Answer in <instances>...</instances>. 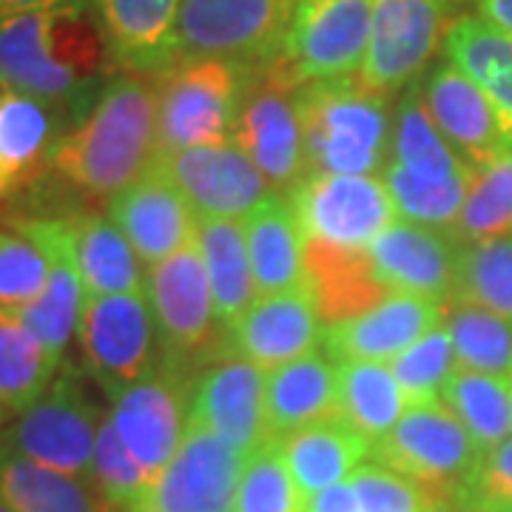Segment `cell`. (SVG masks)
I'll list each match as a JSON object with an SVG mask.
<instances>
[{
  "label": "cell",
  "instance_id": "9a60e30c",
  "mask_svg": "<svg viewBox=\"0 0 512 512\" xmlns=\"http://www.w3.org/2000/svg\"><path fill=\"white\" fill-rule=\"evenodd\" d=\"M154 168L183 191L200 220H245L259 202L274 194L265 174L237 143L157 154Z\"/></svg>",
  "mask_w": 512,
  "mask_h": 512
},
{
  "label": "cell",
  "instance_id": "2e32d148",
  "mask_svg": "<svg viewBox=\"0 0 512 512\" xmlns=\"http://www.w3.org/2000/svg\"><path fill=\"white\" fill-rule=\"evenodd\" d=\"M191 384L168 367H157L148 379L131 384L111 399V421L148 484L177 456L188 427Z\"/></svg>",
  "mask_w": 512,
  "mask_h": 512
},
{
  "label": "cell",
  "instance_id": "7c38bea8",
  "mask_svg": "<svg viewBox=\"0 0 512 512\" xmlns=\"http://www.w3.org/2000/svg\"><path fill=\"white\" fill-rule=\"evenodd\" d=\"M288 200L305 239L350 251H367L399 214L382 180L356 174H308Z\"/></svg>",
  "mask_w": 512,
  "mask_h": 512
},
{
  "label": "cell",
  "instance_id": "8992f818",
  "mask_svg": "<svg viewBox=\"0 0 512 512\" xmlns=\"http://www.w3.org/2000/svg\"><path fill=\"white\" fill-rule=\"evenodd\" d=\"M299 0H183L177 60H231L259 69L282 55Z\"/></svg>",
  "mask_w": 512,
  "mask_h": 512
},
{
  "label": "cell",
  "instance_id": "e0dca14e",
  "mask_svg": "<svg viewBox=\"0 0 512 512\" xmlns=\"http://www.w3.org/2000/svg\"><path fill=\"white\" fill-rule=\"evenodd\" d=\"M265 390L268 376L262 367L242 356H225L191 384L188 421L208 427L242 456H251L271 439Z\"/></svg>",
  "mask_w": 512,
  "mask_h": 512
},
{
  "label": "cell",
  "instance_id": "f546056e",
  "mask_svg": "<svg viewBox=\"0 0 512 512\" xmlns=\"http://www.w3.org/2000/svg\"><path fill=\"white\" fill-rule=\"evenodd\" d=\"M444 57L490 97L512 137V35L481 15L458 18L444 37Z\"/></svg>",
  "mask_w": 512,
  "mask_h": 512
},
{
  "label": "cell",
  "instance_id": "83f0119b",
  "mask_svg": "<svg viewBox=\"0 0 512 512\" xmlns=\"http://www.w3.org/2000/svg\"><path fill=\"white\" fill-rule=\"evenodd\" d=\"M69 131L74 123L57 106L0 89V171L15 188L52 160Z\"/></svg>",
  "mask_w": 512,
  "mask_h": 512
},
{
  "label": "cell",
  "instance_id": "f907efd6",
  "mask_svg": "<svg viewBox=\"0 0 512 512\" xmlns=\"http://www.w3.org/2000/svg\"><path fill=\"white\" fill-rule=\"evenodd\" d=\"M12 191H15V185L9 183V177H6V174L0 171V200H3V197H9Z\"/></svg>",
  "mask_w": 512,
  "mask_h": 512
},
{
  "label": "cell",
  "instance_id": "f1b7e54d",
  "mask_svg": "<svg viewBox=\"0 0 512 512\" xmlns=\"http://www.w3.org/2000/svg\"><path fill=\"white\" fill-rule=\"evenodd\" d=\"M370 450L373 444L339 416L308 424L282 439V453L302 498L348 481L350 473L370 458Z\"/></svg>",
  "mask_w": 512,
  "mask_h": 512
},
{
  "label": "cell",
  "instance_id": "ffe728a7",
  "mask_svg": "<svg viewBox=\"0 0 512 512\" xmlns=\"http://www.w3.org/2000/svg\"><path fill=\"white\" fill-rule=\"evenodd\" d=\"M109 220L123 231L134 254L146 265H157L197 239L200 217L183 191L160 168L131 183L109 200Z\"/></svg>",
  "mask_w": 512,
  "mask_h": 512
},
{
  "label": "cell",
  "instance_id": "4316f807",
  "mask_svg": "<svg viewBox=\"0 0 512 512\" xmlns=\"http://www.w3.org/2000/svg\"><path fill=\"white\" fill-rule=\"evenodd\" d=\"M305 276L319 316L330 325L370 311L390 296L367 251L336 248L319 239H305Z\"/></svg>",
  "mask_w": 512,
  "mask_h": 512
},
{
  "label": "cell",
  "instance_id": "7402d4cb",
  "mask_svg": "<svg viewBox=\"0 0 512 512\" xmlns=\"http://www.w3.org/2000/svg\"><path fill=\"white\" fill-rule=\"evenodd\" d=\"M444 305L421 296L390 293L376 308L325 330V348L336 362H393L441 325Z\"/></svg>",
  "mask_w": 512,
  "mask_h": 512
},
{
  "label": "cell",
  "instance_id": "7dc6e473",
  "mask_svg": "<svg viewBox=\"0 0 512 512\" xmlns=\"http://www.w3.org/2000/svg\"><path fill=\"white\" fill-rule=\"evenodd\" d=\"M302 512H362L359 510V498L350 481H339L328 490H319L305 498Z\"/></svg>",
  "mask_w": 512,
  "mask_h": 512
},
{
  "label": "cell",
  "instance_id": "d4e9b609",
  "mask_svg": "<svg viewBox=\"0 0 512 512\" xmlns=\"http://www.w3.org/2000/svg\"><path fill=\"white\" fill-rule=\"evenodd\" d=\"M256 296L293 291L308 285L305 234L288 194L274 191L242 220Z\"/></svg>",
  "mask_w": 512,
  "mask_h": 512
},
{
  "label": "cell",
  "instance_id": "74e56055",
  "mask_svg": "<svg viewBox=\"0 0 512 512\" xmlns=\"http://www.w3.org/2000/svg\"><path fill=\"white\" fill-rule=\"evenodd\" d=\"M382 183L396 202V211L407 222L453 231L470 197L473 177L458 180H424L419 174L407 171L396 160L384 163Z\"/></svg>",
  "mask_w": 512,
  "mask_h": 512
},
{
  "label": "cell",
  "instance_id": "816d5d0a",
  "mask_svg": "<svg viewBox=\"0 0 512 512\" xmlns=\"http://www.w3.org/2000/svg\"><path fill=\"white\" fill-rule=\"evenodd\" d=\"M0 512H18V510H15V507H9V504H3V501H0Z\"/></svg>",
  "mask_w": 512,
  "mask_h": 512
},
{
  "label": "cell",
  "instance_id": "3957f363",
  "mask_svg": "<svg viewBox=\"0 0 512 512\" xmlns=\"http://www.w3.org/2000/svg\"><path fill=\"white\" fill-rule=\"evenodd\" d=\"M308 174L373 177L390 151V97L367 89L359 74L299 86Z\"/></svg>",
  "mask_w": 512,
  "mask_h": 512
},
{
  "label": "cell",
  "instance_id": "ac0fdd59",
  "mask_svg": "<svg viewBox=\"0 0 512 512\" xmlns=\"http://www.w3.org/2000/svg\"><path fill=\"white\" fill-rule=\"evenodd\" d=\"M458 251L453 231L396 220L367 248L376 276L390 293H407L433 302L456 299Z\"/></svg>",
  "mask_w": 512,
  "mask_h": 512
},
{
  "label": "cell",
  "instance_id": "6da1fadb",
  "mask_svg": "<svg viewBox=\"0 0 512 512\" xmlns=\"http://www.w3.org/2000/svg\"><path fill=\"white\" fill-rule=\"evenodd\" d=\"M111 69L94 3L0 20V89L52 103L74 128L106 92Z\"/></svg>",
  "mask_w": 512,
  "mask_h": 512
},
{
  "label": "cell",
  "instance_id": "e575fe53",
  "mask_svg": "<svg viewBox=\"0 0 512 512\" xmlns=\"http://www.w3.org/2000/svg\"><path fill=\"white\" fill-rule=\"evenodd\" d=\"M407 413L393 370L382 362H339L336 416L370 444L382 441Z\"/></svg>",
  "mask_w": 512,
  "mask_h": 512
},
{
  "label": "cell",
  "instance_id": "52a82bcc",
  "mask_svg": "<svg viewBox=\"0 0 512 512\" xmlns=\"http://www.w3.org/2000/svg\"><path fill=\"white\" fill-rule=\"evenodd\" d=\"M231 143H237L274 191L288 194L308 177L299 86L276 57L254 69Z\"/></svg>",
  "mask_w": 512,
  "mask_h": 512
},
{
  "label": "cell",
  "instance_id": "1f68e13d",
  "mask_svg": "<svg viewBox=\"0 0 512 512\" xmlns=\"http://www.w3.org/2000/svg\"><path fill=\"white\" fill-rule=\"evenodd\" d=\"M0 501L18 512H103V498L83 478L57 473L0 447Z\"/></svg>",
  "mask_w": 512,
  "mask_h": 512
},
{
  "label": "cell",
  "instance_id": "d6a6232c",
  "mask_svg": "<svg viewBox=\"0 0 512 512\" xmlns=\"http://www.w3.org/2000/svg\"><path fill=\"white\" fill-rule=\"evenodd\" d=\"M60 362L15 311H0V424L15 421L52 387Z\"/></svg>",
  "mask_w": 512,
  "mask_h": 512
},
{
  "label": "cell",
  "instance_id": "484cf974",
  "mask_svg": "<svg viewBox=\"0 0 512 512\" xmlns=\"http://www.w3.org/2000/svg\"><path fill=\"white\" fill-rule=\"evenodd\" d=\"M339 402V362L313 350L302 359L276 367L268 376L265 390V413H268V436L285 439L296 430L336 416Z\"/></svg>",
  "mask_w": 512,
  "mask_h": 512
},
{
  "label": "cell",
  "instance_id": "d6986e66",
  "mask_svg": "<svg viewBox=\"0 0 512 512\" xmlns=\"http://www.w3.org/2000/svg\"><path fill=\"white\" fill-rule=\"evenodd\" d=\"M325 330L308 285L259 296L248 311L225 330V345L262 370H276L322 348Z\"/></svg>",
  "mask_w": 512,
  "mask_h": 512
},
{
  "label": "cell",
  "instance_id": "c3c4849f",
  "mask_svg": "<svg viewBox=\"0 0 512 512\" xmlns=\"http://www.w3.org/2000/svg\"><path fill=\"white\" fill-rule=\"evenodd\" d=\"M74 3H94V0H0V20L46 12V9H60V6H74Z\"/></svg>",
  "mask_w": 512,
  "mask_h": 512
},
{
  "label": "cell",
  "instance_id": "f6af8a7d",
  "mask_svg": "<svg viewBox=\"0 0 512 512\" xmlns=\"http://www.w3.org/2000/svg\"><path fill=\"white\" fill-rule=\"evenodd\" d=\"M52 262L32 239L0 231V311L35 302L49 282Z\"/></svg>",
  "mask_w": 512,
  "mask_h": 512
},
{
  "label": "cell",
  "instance_id": "cb8c5ba5",
  "mask_svg": "<svg viewBox=\"0 0 512 512\" xmlns=\"http://www.w3.org/2000/svg\"><path fill=\"white\" fill-rule=\"evenodd\" d=\"M60 239L83 279L86 296L146 293V274L140 256L128 245L123 231L100 214L55 217Z\"/></svg>",
  "mask_w": 512,
  "mask_h": 512
},
{
  "label": "cell",
  "instance_id": "8d00e7d4",
  "mask_svg": "<svg viewBox=\"0 0 512 512\" xmlns=\"http://www.w3.org/2000/svg\"><path fill=\"white\" fill-rule=\"evenodd\" d=\"M444 325L450 330L458 367L510 376L512 373V319L481 305L453 299L444 305Z\"/></svg>",
  "mask_w": 512,
  "mask_h": 512
},
{
  "label": "cell",
  "instance_id": "60d3db41",
  "mask_svg": "<svg viewBox=\"0 0 512 512\" xmlns=\"http://www.w3.org/2000/svg\"><path fill=\"white\" fill-rule=\"evenodd\" d=\"M390 370L402 387L407 407L439 402L453 370H456V350H453V339H450L444 319H441V325L427 330L416 345L399 353L390 362Z\"/></svg>",
  "mask_w": 512,
  "mask_h": 512
},
{
  "label": "cell",
  "instance_id": "5b68a950",
  "mask_svg": "<svg viewBox=\"0 0 512 512\" xmlns=\"http://www.w3.org/2000/svg\"><path fill=\"white\" fill-rule=\"evenodd\" d=\"M146 299L160 339V362L188 382V367L211 359L214 348L225 345L197 239L151 265Z\"/></svg>",
  "mask_w": 512,
  "mask_h": 512
},
{
  "label": "cell",
  "instance_id": "836d02e7",
  "mask_svg": "<svg viewBox=\"0 0 512 512\" xmlns=\"http://www.w3.org/2000/svg\"><path fill=\"white\" fill-rule=\"evenodd\" d=\"M390 160L424 180H458L473 177V168L461 160L456 148L447 143L421 97V83L407 86L393 114Z\"/></svg>",
  "mask_w": 512,
  "mask_h": 512
},
{
  "label": "cell",
  "instance_id": "ee69618b",
  "mask_svg": "<svg viewBox=\"0 0 512 512\" xmlns=\"http://www.w3.org/2000/svg\"><path fill=\"white\" fill-rule=\"evenodd\" d=\"M92 484L97 487L106 507L117 512H128L131 504L143 495L148 478L143 467L128 453V447L120 439L117 427L109 416H103L92 456Z\"/></svg>",
  "mask_w": 512,
  "mask_h": 512
},
{
  "label": "cell",
  "instance_id": "44dd1931",
  "mask_svg": "<svg viewBox=\"0 0 512 512\" xmlns=\"http://www.w3.org/2000/svg\"><path fill=\"white\" fill-rule=\"evenodd\" d=\"M421 97L447 143L473 171L495 160L507 146L510 137L490 97L450 60L430 69L421 83Z\"/></svg>",
  "mask_w": 512,
  "mask_h": 512
},
{
  "label": "cell",
  "instance_id": "7a4b0ae2",
  "mask_svg": "<svg viewBox=\"0 0 512 512\" xmlns=\"http://www.w3.org/2000/svg\"><path fill=\"white\" fill-rule=\"evenodd\" d=\"M157 157V89L143 74L111 77L80 126L52 151L49 165L92 200H111L137 183Z\"/></svg>",
  "mask_w": 512,
  "mask_h": 512
},
{
  "label": "cell",
  "instance_id": "8fae6325",
  "mask_svg": "<svg viewBox=\"0 0 512 512\" xmlns=\"http://www.w3.org/2000/svg\"><path fill=\"white\" fill-rule=\"evenodd\" d=\"M458 0H373V32L359 80L373 92L407 89L456 23Z\"/></svg>",
  "mask_w": 512,
  "mask_h": 512
},
{
  "label": "cell",
  "instance_id": "4fadbf2b",
  "mask_svg": "<svg viewBox=\"0 0 512 512\" xmlns=\"http://www.w3.org/2000/svg\"><path fill=\"white\" fill-rule=\"evenodd\" d=\"M77 333L94 382L111 399L160 367L154 365L157 328L146 293L86 296Z\"/></svg>",
  "mask_w": 512,
  "mask_h": 512
},
{
  "label": "cell",
  "instance_id": "681fc988",
  "mask_svg": "<svg viewBox=\"0 0 512 512\" xmlns=\"http://www.w3.org/2000/svg\"><path fill=\"white\" fill-rule=\"evenodd\" d=\"M478 15L512 35V0H476Z\"/></svg>",
  "mask_w": 512,
  "mask_h": 512
},
{
  "label": "cell",
  "instance_id": "277c9868",
  "mask_svg": "<svg viewBox=\"0 0 512 512\" xmlns=\"http://www.w3.org/2000/svg\"><path fill=\"white\" fill-rule=\"evenodd\" d=\"M251 77V66L211 57L177 60L154 74L157 154L231 143Z\"/></svg>",
  "mask_w": 512,
  "mask_h": 512
},
{
  "label": "cell",
  "instance_id": "7bdbcfd3",
  "mask_svg": "<svg viewBox=\"0 0 512 512\" xmlns=\"http://www.w3.org/2000/svg\"><path fill=\"white\" fill-rule=\"evenodd\" d=\"M362 512H453V504L430 487L382 464H359L348 478Z\"/></svg>",
  "mask_w": 512,
  "mask_h": 512
},
{
  "label": "cell",
  "instance_id": "603a6c76",
  "mask_svg": "<svg viewBox=\"0 0 512 512\" xmlns=\"http://www.w3.org/2000/svg\"><path fill=\"white\" fill-rule=\"evenodd\" d=\"M183 0H94L111 63L128 74H160L177 63Z\"/></svg>",
  "mask_w": 512,
  "mask_h": 512
},
{
  "label": "cell",
  "instance_id": "bcb514c9",
  "mask_svg": "<svg viewBox=\"0 0 512 512\" xmlns=\"http://www.w3.org/2000/svg\"><path fill=\"white\" fill-rule=\"evenodd\" d=\"M458 512H512V439L481 453L476 470L453 495Z\"/></svg>",
  "mask_w": 512,
  "mask_h": 512
},
{
  "label": "cell",
  "instance_id": "30bf717a",
  "mask_svg": "<svg viewBox=\"0 0 512 512\" xmlns=\"http://www.w3.org/2000/svg\"><path fill=\"white\" fill-rule=\"evenodd\" d=\"M373 32V0H299L282 43L296 86L359 74Z\"/></svg>",
  "mask_w": 512,
  "mask_h": 512
},
{
  "label": "cell",
  "instance_id": "b9f144b4",
  "mask_svg": "<svg viewBox=\"0 0 512 512\" xmlns=\"http://www.w3.org/2000/svg\"><path fill=\"white\" fill-rule=\"evenodd\" d=\"M305 498L282 453V439H268L248 456L239 478L234 512H302Z\"/></svg>",
  "mask_w": 512,
  "mask_h": 512
},
{
  "label": "cell",
  "instance_id": "5bb4252c",
  "mask_svg": "<svg viewBox=\"0 0 512 512\" xmlns=\"http://www.w3.org/2000/svg\"><path fill=\"white\" fill-rule=\"evenodd\" d=\"M245 461L217 433L188 421L177 456L128 512H234Z\"/></svg>",
  "mask_w": 512,
  "mask_h": 512
},
{
  "label": "cell",
  "instance_id": "9c48e42d",
  "mask_svg": "<svg viewBox=\"0 0 512 512\" xmlns=\"http://www.w3.org/2000/svg\"><path fill=\"white\" fill-rule=\"evenodd\" d=\"M370 458L430 487L453 504L458 487L476 470V441L444 402L413 404L399 424L373 444Z\"/></svg>",
  "mask_w": 512,
  "mask_h": 512
},
{
  "label": "cell",
  "instance_id": "d590c367",
  "mask_svg": "<svg viewBox=\"0 0 512 512\" xmlns=\"http://www.w3.org/2000/svg\"><path fill=\"white\" fill-rule=\"evenodd\" d=\"M441 399L476 441L478 453H490L512 439V382L507 376L456 367Z\"/></svg>",
  "mask_w": 512,
  "mask_h": 512
},
{
  "label": "cell",
  "instance_id": "ba28073f",
  "mask_svg": "<svg viewBox=\"0 0 512 512\" xmlns=\"http://www.w3.org/2000/svg\"><path fill=\"white\" fill-rule=\"evenodd\" d=\"M103 416L77 370H66L26 413L0 430V447L46 464L57 473L92 476V456Z\"/></svg>",
  "mask_w": 512,
  "mask_h": 512
},
{
  "label": "cell",
  "instance_id": "f35d334b",
  "mask_svg": "<svg viewBox=\"0 0 512 512\" xmlns=\"http://www.w3.org/2000/svg\"><path fill=\"white\" fill-rule=\"evenodd\" d=\"M501 234H512V137L495 160L473 171L470 197L453 228L458 242H478Z\"/></svg>",
  "mask_w": 512,
  "mask_h": 512
},
{
  "label": "cell",
  "instance_id": "ab89813d",
  "mask_svg": "<svg viewBox=\"0 0 512 512\" xmlns=\"http://www.w3.org/2000/svg\"><path fill=\"white\" fill-rule=\"evenodd\" d=\"M456 299L512 319V234L467 242L458 251Z\"/></svg>",
  "mask_w": 512,
  "mask_h": 512
},
{
  "label": "cell",
  "instance_id": "4dcf8cb0",
  "mask_svg": "<svg viewBox=\"0 0 512 512\" xmlns=\"http://www.w3.org/2000/svg\"><path fill=\"white\" fill-rule=\"evenodd\" d=\"M197 245L211 282L217 322L222 330H228L259 299L242 222L202 217L197 225Z\"/></svg>",
  "mask_w": 512,
  "mask_h": 512
}]
</instances>
